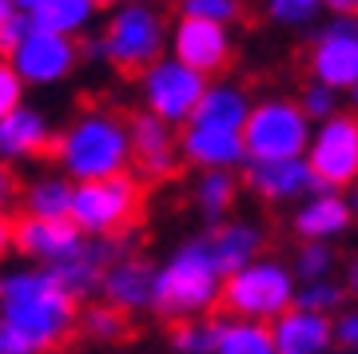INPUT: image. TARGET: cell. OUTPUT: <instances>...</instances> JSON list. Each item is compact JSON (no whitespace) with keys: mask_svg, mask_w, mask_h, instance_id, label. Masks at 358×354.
Instances as JSON below:
<instances>
[{"mask_svg":"<svg viewBox=\"0 0 358 354\" xmlns=\"http://www.w3.org/2000/svg\"><path fill=\"white\" fill-rule=\"evenodd\" d=\"M350 203L338 191H315L294 211V235L303 243H331L350 227Z\"/></svg>","mask_w":358,"mask_h":354,"instance_id":"obj_21","label":"cell"},{"mask_svg":"<svg viewBox=\"0 0 358 354\" xmlns=\"http://www.w3.org/2000/svg\"><path fill=\"white\" fill-rule=\"evenodd\" d=\"M0 318L44 354L64 346L76 330L80 303L44 267H16L0 275Z\"/></svg>","mask_w":358,"mask_h":354,"instance_id":"obj_1","label":"cell"},{"mask_svg":"<svg viewBox=\"0 0 358 354\" xmlns=\"http://www.w3.org/2000/svg\"><path fill=\"white\" fill-rule=\"evenodd\" d=\"M334 339L343 342L346 351H358V311H346V315L334 323Z\"/></svg>","mask_w":358,"mask_h":354,"instance_id":"obj_38","label":"cell"},{"mask_svg":"<svg viewBox=\"0 0 358 354\" xmlns=\"http://www.w3.org/2000/svg\"><path fill=\"white\" fill-rule=\"evenodd\" d=\"M68 203H72V179L60 171L36 176L20 191V207L28 219H68Z\"/></svg>","mask_w":358,"mask_h":354,"instance_id":"obj_24","label":"cell"},{"mask_svg":"<svg viewBox=\"0 0 358 354\" xmlns=\"http://www.w3.org/2000/svg\"><path fill=\"white\" fill-rule=\"evenodd\" d=\"M0 354H40V351L16 327H8V323L0 318Z\"/></svg>","mask_w":358,"mask_h":354,"instance_id":"obj_37","label":"cell"},{"mask_svg":"<svg viewBox=\"0 0 358 354\" xmlns=\"http://www.w3.org/2000/svg\"><path fill=\"white\" fill-rule=\"evenodd\" d=\"M76 327L96 342H120L124 330H128V315H120V311L108 306V303H88V311H80Z\"/></svg>","mask_w":358,"mask_h":354,"instance_id":"obj_28","label":"cell"},{"mask_svg":"<svg viewBox=\"0 0 358 354\" xmlns=\"http://www.w3.org/2000/svg\"><path fill=\"white\" fill-rule=\"evenodd\" d=\"M310 120L294 100L271 96V100L251 104L243 124V152L247 164H271V160H303L310 143Z\"/></svg>","mask_w":358,"mask_h":354,"instance_id":"obj_7","label":"cell"},{"mask_svg":"<svg viewBox=\"0 0 358 354\" xmlns=\"http://www.w3.org/2000/svg\"><path fill=\"white\" fill-rule=\"evenodd\" d=\"M52 120L32 104H20L16 112H8L0 120V164H28V160H40V155L52 152Z\"/></svg>","mask_w":358,"mask_h":354,"instance_id":"obj_17","label":"cell"},{"mask_svg":"<svg viewBox=\"0 0 358 354\" xmlns=\"http://www.w3.org/2000/svg\"><path fill=\"white\" fill-rule=\"evenodd\" d=\"M44 4H48V0H13V8H16V13H24V16L40 13V8H44Z\"/></svg>","mask_w":358,"mask_h":354,"instance_id":"obj_43","label":"cell"},{"mask_svg":"<svg viewBox=\"0 0 358 354\" xmlns=\"http://www.w3.org/2000/svg\"><path fill=\"white\" fill-rule=\"evenodd\" d=\"M155 299V263L140 255L115 259L100 278V303L115 306L120 315H143Z\"/></svg>","mask_w":358,"mask_h":354,"instance_id":"obj_15","label":"cell"},{"mask_svg":"<svg viewBox=\"0 0 358 354\" xmlns=\"http://www.w3.org/2000/svg\"><path fill=\"white\" fill-rule=\"evenodd\" d=\"M215 354H275L271 330L247 318H223L215 323Z\"/></svg>","mask_w":358,"mask_h":354,"instance_id":"obj_27","label":"cell"},{"mask_svg":"<svg viewBox=\"0 0 358 354\" xmlns=\"http://www.w3.org/2000/svg\"><path fill=\"white\" fill-rule=\"evenodd\" d=\"M128 143H131V167L143 179H167L179 171V136L176 127L155 120L140 108L128 115Z\"/></svg>","mask_w":358,"mask_h":354,"instance_id":"obj_14","label":"cell"},{"mask_svg":"<svg viewBox=\"0 0 358 354\" xmlns=\"http://www.w3.org/2000/svg\"><path fill=\"white\" fill-rule=\"evenodd\" d=\"M32 24L44 28V32H56V36L80 40L96 24V8L88 0H48L40 13H32Z\"/></svg>","mask_w":358,"mask_h":354,"instance_id":"obj_26","label":"cell"},{"mask_svg":"<svg viewBox=\"0 0 358 354\" xmlns=\"http://www.w3.org/2000/svg\"><path fill=\"white\" fill-rule=\"evenodd\" d=\"M13 199H16V179H13V171H8V167L0 164V211H4Z\"/></svg>","mask_w":358,"mask_h":354,"instance_id":"obj_39","label":"cell"},{"mask_svg":"<svg viewBox=\"0 0 358 354\" xmlns=\"http://www.w3.org/2000/svg\"><path fill=\"white\" fill-rule=\"evenodd\" d=\"M343 291L358 295V255L350 259V267H346V283H343Z\"/></svg>","mask_w":358,"mask_h":354,"instance_id":"obj_42","label":"cell"},{"mask_svg":"<svg viewBox=\"0 0 358 354\" xmlns=\"http://www.w3.org/2000/svg\"><path fill=\"white\" fill-rule=\"evenodd\" d=\"M322 8H331L334 16H358V0H322Z\"/></svg>","mask_w":358,"mask_h":354,"instance_id":"obj_41","label":"cell"},{"mask_svg":"<svg viewBox=\"0 0 358 354\" xmlns=\"http://www.w3.org/2000/svg\"><path fill=\"white\" fill-rule=\"evenodd\" d=\"M20 104H24V84H20V76L8 68V60H0V120L8 112H16Z\"/></svg>","mask_w":358,"mask_h":354,"instance_id":"obj_35","label":"cell"},{"mask_svg":"<svg viewBox=\"0 0 358 354\" xmlns=\"http://www.w3.org/2000/svg\"><path fill=\"white\" fill-rule=\"evenodd\" d=\"M331 271H334V251H331V243H303V247L294 251L291 275L299 278V283L331 278Z\"/></svg>","mask_w":358,"mask_h":354,"instance_id":"obj_31","label":"cell"},{"mask_svg":"<svg viewBox=\"0 0 358 354\" xmlns=\"http://www.w3.org/2000/svg\"><path fill=\"white\" fill-rule=\"evenodd\" d=\"M80 243V231L68 219H28L20 215L13 223V251H20L28 263L52 267L56 259H64Z\"/></svg>","mask_w":358,"mask_h":354,"instance_id":"obj_20","label":"cell"},{"mask_svg":"<svg viewBox=\"0 0 358 354\" xmlns=\"http://www.w3.org/2000/svg\"><path fill=\"white\" fill-rule=\"evenodd\" d=\"M346 92H350V104H355V108H358V84H350V88H346Z\"/></svg>","mask_w":358,"mask_h":354,"instance_id":"obj_47","label":"cell"},{"mask_svg":"<svg viewBox=\"0 0 358 354\" xmlns=\"http://www.w3.org/2000/svg\"><path fill=\"white\" fill-rule=\"evenodd\" d=\"M13 255V219L0 211V263Z\"/></svg>","mask_w":358,"mask_h":354,"instance_id":"obj_40","label":"cell"},{"mask_svg":"<svg viewBox=\"0 0 358 354\" xmlns=\"http://www.w3.org/2000/svg\"><path fill=\"white\" fill-rule=\"evenodd\" d=\"M334 354H358V351H346V346H343V351H334Z\"/></svg>","mask_w":358,"mask_h":354,"instance_id":"obj_48","label":"cell"},{"mask_svg":"<svg viewBox=\"0 0 358 354\" xmlns=\"http://www.w3.org/2000/svg\"><path fill=\"white\" fill-rule=\"evenodd\" d=\"M267 330L275 354H331L334 346L331 315H315V311H303V306L282 311Z\"/></svg>","mask_w":358,"mask_h":354,"instance_id":"obj_19","label":"cell"},{"mask_svg":"<svg viewBox=\"0 0 358 354\" xmlns=\"http://www.w3.org/2000/svg\"><path fill=\"white\" fill-rule=\"evenodd\" d=\"M92 8H96V13H100V8H120V4H124V0H88Z\"/></svg>","mask_w":358,"mask_h":354,"instance_id":"obj_44","label":"cell"},{"mask_svg":"<svg viewBox=\"0 0 358 354\" xmlns=\"http://www.w3.org/2000/svg\"><path fill=\"white\" fill-rule=\"evenodd\" d=\"M48 155L56 160L60 176L72 183L124 176L131 167L128 120L112 108H84L56 132Z\"/></svg>","mask_w":358,"mask_h":354,"instance_id":"obj_2","label":"cell"},{"mask_svg":"<svg viewBox=\"0 0 358 354\" xmlns=\"http://www.w3.org/2000/svg\"><path fill=\"white\" fill-rule=\"evenodd\" d=\"M322 13V0H267V16L282 28H303Z\"/></svg>","mask_w":358,"mask_h":354,"instance_id":"obj_33","label":"cell"},{"mask_svg":"<svg viewBox=\"0 0 358 354\" xmlns=\"http://www.w3.org/2000/svg\"><path fill=\"white\" fill-rule=\"evenodd\" d=\"M13 13H16V8H13V0H0V28H4V20H8Z\"/></svg>","mask_w":358,"mask_h":354,"instance_id":"obj_45","label":"cell"},{"mask_svg":"<svg viewBox=\"0 0 358 354\" xmlns=\"http://www.w3.org/2000/svg\"><path fill=\"white\" fill-rule=\"evenodd\" d=\"M167 56L211 80L231 64L235 40H231V28H223V24H207V20L179 16L176 24L167 28Z\"/></svg>","mask_w":358,"mask_h":354,"instance_id":"obj_11","label":"cell"},{"mask_svg":"<svg viewBox=\"0 0 358 354\" xmlns=\"http://www.w3.org/2000/svg\"><path fill=\"white\" fill-rule=\"evenodd\" d=\"M4 60L24 88H56L80 68V40L56 36V32H44L32 24V32Z\"/></svg>","mask_w":358,"mask_h":354,"instance_id":"obj_10","label":"cell"},{"mask_svg":"<svg viewBox=\"0 0 358 354\" xmlns=\"http://www.w3.org/2000/svg\"><path fill=\"white\" fill-rule=\"evenodd\" d=\"M343 299H346V291H343V283H334V278H315V283H299V287H294V306L315 311V315L338 311Z\"/></svg>","mask_w":358,"mask_h":354,"instance_id":"obj_30","label":"cell"},{"mask_svg":"<svg viewBox=\"0 0 358 354\" xmlns=\"http://www.w3.org/2000/svg\"><path fill=\"white\" fill-rule=\"evenodd\" d=\"M179 160L199 167V171H235L247 164L243 136L227 127H203V124H183L179 136Z\"/></svg>","mask_w":358,"mask_h":354,"instance_id":"obj_16","label":"cell"},{"mask_svg":"<svg viewBox=\"0 0 358 354\" xmlns=\"http://www.w3.org/2000/svg\"><path fill=\"white\" fill-rule=\"evenodd\" d=\"M223 271L211 259L203 235L183 239L164 263L155 267V299L152 311L159 318L183 323V318H207L219 306Z\"/></svg>","mask_w":358,"mask_h":354,"instance_id":"obj_3","label":"cell"},{"mask_svg":"<svg viewBox=\"0 0 358 354\" xmlns=\"http://www.w3.org/2000/svg\"><path fill=\"white\" fill-rule=\"evenodd\" d=\"M294 275L291 267L279 263V259H267L259 255L255 263L239 267L223 275V291H219V303L227 311V318H247V323H263L271 327L282 311L294 306Z\"/></svg>","mask_w":358,"mask_h":354,"instance_id":"obj_4","label":"cell"},{"mask_svg":"<svg viewBox=\"0 0 358 354\" xmlns=\"http://www.w3.org/2000/svg\"><path fill=\"white\" fill-rule=\"evenodd\" d=\"M192 199H195V211L215 227L231 215V207L239 199V179H235V171H199Z\"/></svg>","mask_w":358,"mask_h":354,"instance_id":"obj_25","label":"cell"},{"mask_svg":"<svg viewBox=\"0 0 358 354\" xmlns=\"http://www.w3.org/2000/svg\"><path fill=\"white\" fill-rule=\"evenodd\" d=\"M346 203H350V215H358V183H355V195H350Z\"/></svg>","mask_w":358,"mask_h":354,"instance_id":"obj_46","label":"cell"},{"mask_svg":"<svg viewBox=\"0 0 358 354\" xmlns=\"http://www.w3.org/2000/svg\"><path fill=\"white\" fill-rule=\"evenodd\" d=\"M143 207V187L136 176H108L72 183V203H68V223L88 235V239H115L136 223Z\"/></svg>","mask_w":358,"mask_h":354,"instance_id":"obj_5","label":"cell"},{"mask_svg":"<svg viewBox=\"0 0 358 354\" xmlns=\"http://www.w3.org/2000/svg\"><path fill=\"white\" fill-rule=\"evenodd\" d=\"M207 84L211 80L192 72L187 64L159 56L155 64H148L140 72V104L148 115H155V120H164L171 127H183L192 120V112L199 108Z\"/></svg>","mask_w":358,"mask_h":354,"instance_id":"obj_8","label":"cell"},{"mask_svg":"<svg viewBox=\"0 0 358 354\" xmlns=\"http://www.w3.org/2000/svg\"><path fill=\"white\" fill-rule=\"evenodd\" d=\"M310 76L331 92H346L358 84V16H334L315 36Z\"/></svg>","mask_w":358,"mask_h":354,"instance_id":"obj_12","label":"cell"},{"mask_svg":"<svg viewBox=\"0 0 358 354\" xmlns=\"http://www.w3.org/2000/svg\"><path fill=\"white\" fill-rule=\"evenodd\" d=\"M247 187L263 203H299L315 195L319 179L310 176L307 160H271V164H247Z\"/></svg>","mask_w":358,"mask_h":354,"instance_id":"obj_18","label":"cell"},{"mask_svg":"<svg viewBox=\"0 0 358 354\" xmlns=\"http://www.w3.org/2000/svg\"><path fill=\"white\" fill-rule=\"evenodd\" d=\"M207 247H211V259L223 275L239 271V267L255 263L263 255V227L259 223H247V219H223L203 235Z\"/></svg>","mask_w":358,"mask_h":354,"instance_id":"obj_22","label":"cell"},{"mask_svg":"<svg viewBox=\"0 0 358 354\" xmlns=\"http://www.w3.org/2000/svg\"><path fill=\"white\" fill-rule=\"evenodd\" d=\"M247 112H251V96L231 80H215L207 84L199 108L192 112L187 124H203V127H227V132H243Z\"/></svg>","mask_w":358,"mask_h":354,"instance_id":"obj_23","label":"cell"},{"mask_svg":"<svg viewBox=\"0 0 358 354\" xmlns=\"http://www.w3.org/2000/svg\"><path fill=\"white\" fill-rule=\"evenodd\" d=\"M176 354H215V323L211 318H183L171 330Z\"/></svg>","mask_w":358,"mask_h":354,"instance_id":"obj_29","label":"cell"},{"mask_svg":"<svg viewBox=\"0 0 358 354\" xmlns=\"http://www.w3.org/2000/svg\"><path fill=\"white\" fill-rule=\"evenodd\" d=\"M32 32V16H24V13H13L8 20H4V28H0V52L8 56V52L20 44V40Z\"/></svg>","mask_w":358,"mask_h":354,"instance_id":"obj_36","label":"cell"},{"mask_svg":"<svg viewBox=\"0 0 358 354\" xmlns=\"http://www.w3.org/2000/svg\"><path fill=\"white\" fill-rule=\"evenodd\" d=\"M128 255V243L124 239H88V235H80V243L64 259H56L52 267H44L60 287H64L72 299H88V295H100V278L103 271L115 263V259H124Z\"/></svg>","mask_w":358,"mask_h":354,"instance_id":"obj_13","label":"cell"},{"mask_svg":"<svg viewBox=\"0 0 358 354\" xmlns=\"http://www.w3.org/2000/svg\"><path fill=\"white\" fill-rule=\"evenodd\" d=\"M299 108H303V115H307L310 124H322V120H331V115L338 112V92L322 88V84H310V88L299 96Z\"/></svg>","mask_w":358,"mask_h":354,"instance_id":"obj_34","label":"cell"},{"mask_svg":"<svg viewBox=\"0 0 358 354\" xmlns=\"http://www.w3.org/2000/svg\"><path fill=\"white\" fill-rule=\"evenodd\" d=\"M179 16H192V20H207V24L231 28L239 16H243V0H179Z\"/></svg>","mask_w":358,"mask_h":354,"instance_id":"obj_32","label":"cell"},{"mask_svg":"<svg viewBox=\"0 0 358 354\" xmlns=\"http://www.w3.org/2000/svg\"><path fill=\"white\" fill-rule=\"evenodd\" d=\"M307 167L322 191L355 187L358 183V115L334 112L331 120L310 127Z\"/></svg>","mask_w":358,"mask_h":354,"instance_id":"obj_9","label":"cell"},{"mask_svg":"<svg viewBox=\"0 0 358 354\" xmlns=\"http://www.w3.org/2000/svg\"><path fill=\"white\" fill-rule=\"evenodd\" d=\"M103 64L120 72H143L148 64L167 56V20L152 0H124L112 8L100 32Z\"/></svg>","mask_w":358,"mask_h":354,"instance_id":"obj_6","label":"cell"}]
</instances>
